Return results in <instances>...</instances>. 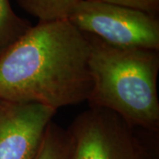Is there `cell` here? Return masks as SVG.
Here are the masks:
<instances>
[{"instance_id":"1","label":"cell","mask_w":159,"mask_h":159,"mask_svg":"<svg viewBox=\"0 0 159 159\" xmlns=\"http://www.w3.org/2000/svg\"><path fill=\"white\" fill-rule=\"evenodd\" d=\"M89 43L68 20L39 21L0 54V99L54 109L88 101Z\"/></svg>"},{"instance_id":"2","label":"cell","mask_w":159,"mask_h":159,"mask_svg":"<svg viewBox=\"0 0 159 159\" xmlns=\"http://www.w3.org/2000/svg\"><path fill=\"white\" fill-rule=\"evenodd\" d=\"M85 35L92 80L89 106L109 110L133 126L158 130V51L116 47Z\"/></svg>"},{"instance_id":"3","label":"cell","mask_w":159,"mask_h":159,"mask_svg":"<svg viewBox=\"0 0 159 159\" xmlns=\"http://www.w3.org/2000/svg\"><path fill=\"white\" fill-rule=\"evenodd\" d=\"M68 20L83 34L122 48L159 51V21L155 15L129 7L81 0Z\"/></svg>"},{"instance_id":"4","label":"cell","mask_w":159,"mask_h":159,"mask_svg":"<svg viewBox=\"0 0 159 159\" xmlns=\"http://www.w3.org/2000/svg\"><path fill=\"white\" fill-rule=\"evenodd\" d=\"M133 125L118 114L90 108L67 129V159H146Z\"/></svg>"},{"instance_id":"5","label":"cell","mask_w":159,"mask_h":159,"mask_svg":"<svg viewBox=\"0 0 159 159\" xmlns=\"http://www.w3.org/2000/svg\"><path fill=\"white\" fill-rule=\"evenodd\" d=\"M56 111L0 99V159H34Z\"/></svg>"},{"instance_id":"6","label":"cell","mask_w":159,"mask_h":159,"mask_svg":"<svg viewBox=\"0 0 159 159\" xmlns=\"http://www.w3.org/2000/svg\"><path fill=\"white\" fill-rule=\"evenodd\" d=\"M81 0H18L19 5L39 21L68 20Z\"/></svg>"},{"instance_id":"7","label":"cell","mask_w":159,"mask_h":159,"mask_svg":"<svg viewBox=\"0 0 159 159\" xmlns=\"http://www.w3.org/2000/svg\"><path fill=\"white\" fill-rule=\"evenodd\" d=\"M30 23L12 11L9 0H0V54L31 29Z\"/></svg>"},{"instance_id":"8","label":"cell","mask_w":159,"mask_h":159,"mask_svg":"<svg viewBox=\"0 0 159 159\" xmlns=\"http://www.w3.org/2000/svg\"><path fill=\"white\" fill-rule=\"evenodd\" d=\"M67 131L51 121L34 159H67Z\"/></svg>"},{"instance_id":"9","label":"cell","mask_w":159,"mask_h":159,"mask_svg":"<svg viewBox=\"0 0 159 159\" xmlns=\"http://www.w3.org/2000/svg\"><path fill=\"white\" fill-rule=\"evenodd\" d=\"M106 4L129 7L155 15L158 12L159 0H94Z\"/></svg>"}]
</instances>
